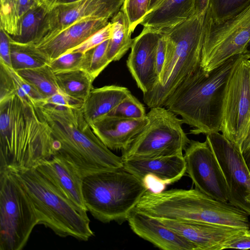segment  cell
<instances>
[{
	"mask_svg": "<svg viewBox=\"0 0 250 250\" xmlns=\"http://www.w3.org/2000/svg\"><path fill=\"white\" fill-rule=\"evenodd\" d=\"M82 106L37 107L51 129L53 155L58 154L66 159L83 178L100 171L123 168L122 156L112 152L95 134L84 116Z\"/></svg>",
	"mask_w": 250,
	"mask_h": 250,
	"instance_id": "cell-1",
	"label": "cell"
},
{
	"mask_svg": "<svg viewBox=\"0 0 250 250\" xmlns=\"http://www.w3.org/2000/svg\"><path fill=\"white\" fill-rule=\"evenodd\" d=\"M52 144L37 106L17 94L0 100V171L35 167L52 156Z\"/></svg>",
	"mask_w": 250,
	"mask_h": 250,
	"instance_id": "cell-2",
	"label": "cell"
},
{
	"mask_svg": "<svg viewBox=\"0 0 250 250\" xmlns=\"http://www.w3.org/2000/svg\"><path fill=\"white\" fill-rule=\"evenodd\" d=\"M244 56H231L209 71L201 66L187 77L166 101L164 107L192 127L197 135L220 131L227 85L231 72Z\"/></svg>",
	"mask_w": 250,
	"mask_h": 250,
	"instance_id": "cell-3",
	"label": "cell"
},
{
	"mask_svg": "<svg viewBox=\"0 0 250 250\" xmlns=\"http://www.w3.org/2000/svg\"><path fill=\"white\" fill-rule=\"evenodd\" d=\"M205 13L161 32L166 40V57L157 81L143 94L149 107H164L180 83L201 66Z\"/></svg>",
	"mask_w": 250,
	"mask_h": 250,
	"instance_id": "cell-4",
	"label": "cell"
},
{
	"mask_svg": "<svg viewBox=\"0 0 250 250\" xmlns=\"http://www.w3.org/2000/svg\"><path fill=\"white\" fill-rule=\"evenodd\" d=\"M9 171L16 176L29 196L38 225L61 237L87 241L94 236L87 211L76 206L35 167Z\"/></svg>",
	"mask_w": 250,
	"mask_h": 250,
	"instance_id": "cell-5",
	"label": "cell"
},
{
	"mask_svg": "<svg viewBox=\"0 0 250 250\" xmlns=\"http://www.w3.org/2000/svg\"><path fill=\"white\" fill-rule=\"evenodd\" d=\"M156 218L238 225L240 210L228 202L213 199L196 188L147 190L136 208Z\"/></svg>",
	"mask_w": 250,
	"mask_h": 250,
	"instance_id": "cell-6",
	"label": "cell"
},
{
	"mask_svg": "<svg viewBox=\"0 0 250 250\" xmlns=\"http://www.w3.org/2000/svg\"><path fill=\"white\" fill-rule=\"evenodd\" d=\"M83 194L87 211L107 223L126 220L149 187L123 168L104 170L83 178Z\"/></svg>",
	"mask_w": 250,
	"mask_h": 250,
	"instance_id": "cell-7",
	"label": "cell"
},
{
	"mask_svg": "<svg viewBox=\"0 0 250 250\" xmlns=\"http://www.w3.org/2000/svg\"><path fill=\"white\" fill-rule=\"evenodd\" d=\"M38 220L32 202L16 177L0 171V250H21Z\"/></svg>",
	"mask_w": 250,
	"mask_h": 250,
	"instance_id": "cell-8",
	"label": "cell"
},
{
	"mask_svg": "<svg viewBox=\"0 0 250 250\" xmlns=\"http://www.w3.org/2000/svg\"><path fill=\"white\" fill-rule=\"evenodd\" d=\"M146 116L148 123L122 150L123 161L184 155L190 140L182 128V120L164 106L150 108Z\"/></svg>",
	"mask_w": 250,
	"mask_h": 250,
	"instance_id": "cell-9",
	"label": "cell"
},
{
	"mask_svg": "<svg viewBox=\"0 0 250 250\" xmlns=\"http://www.w3.org/2000/svg\"><path fill=\"white\" fill-rule=\"evenodd\" d=\"M250 41V6L221 22L205 15L201 67L209 71L231 56L243 54Z\"/></svg>",
	"mask_w": 250,
	"mask_h": 250,
	"instance_id": "cell-10",
	"label": "cell"
},
{
	"mask_svg": "<svg viewBox=\"0 0 250 250\" xmlns=\"http://www.w3.org/2000/svg\"><path fill=\"white\" fill-rule=\"evenodd\" d=\"M220 131L241 152L250 133V59L244 55L228 82Z\"/></svg>",
	"mask_w": 250,
	"mask_h": 250,
	"instance_id": "cell-11",
	"label": "cell"
},
{
	"mask_svg": "<svg viewBox=\"0 0 250 250\" xmlns=\"http://www.w3.org/2000/svg\"><path fill=\"white\" fill-rule=\"evenodd\" d=\"M125 0H76L56 4L46 13L37 37L32 43H45L77 23L111 19L121 9Z\"/></svg>",
	"mask_w": 250,
	"mask_h": 250,
	"instance_id": "cell-12",
	"label": "cell"
},
{
	"mask_svg": "<svg viewBox=\"0 0 250 250\" xmlns=\"http://www.w3.org/2000/svg\"><path fill=\"white\" fill-rule=\"evenodd\" d=\"M206 135L224 174L228 202L250 215V171L243 153L219 132Z\"/></svg>",
	"mask_w": 250,
	"mask_h": 250,
	"instance_id": "cell-13",
	"label": "cell"
},
{
	"mask_svg": "<svg viewBox=\"0 0 250 250\" xmlns=\"http://www.w3.org/2000/svg\"><path fill=\"white\" fill-rule=\"evenodd\" d=\"M184 151L186 172L195 188L213 199L228 202L224 174L207 141L190 140Z\"/></svg>",
	"mask_w": 250,
	"mask_h": 250,
	"instance_id": "cell-14",
	"label": "cell"
},
{
	"mask_svg": "<svg viewBox=\"0 0 250 250\" xmlns=\"http://www.w3.org/2000/svg\"><path fill=\"white\" fill-rule=\"evenodd\" d=\"M161 36L159 31L144 27L133 39L126 66L143 94L150 91L157 80L156 55Z\"/></svg>",
	"mask_w": 250,
	"mask_h": 250,
	"instance_id": "cell-15",
	"label": "cell"
},
{
	"mask_svg": "<svg viewBox=\"0 0 250 250\" xmlns=\"http://www.w3.org/2000/svg\"><path fill=\"white\" fill-rule=\"evenodd\" d=\"M157 219L193 243L197 250H224L228 242L247 229L204 222Z\"/></svg>",
	"mask_w": 250,
	"mask_h": 250,
	"instance_id": "cell-16",
	"label": "cell"
},
{
	"mask_svg": "<svg viewBox=\"0 0 250 250\" xmlns=\"http://www.w3.org/2000/svg\"><path fill=\"white\" fill-rule=\"evenodd\" d=\"M136 235L163 250H197L186 238L162 224L157 218L135 208L127 220Z\"/></svg>",
	"mask_w": 250,
	"mask_h": 250,
	"instance_id": "cell-17",
	"label": "cell"
},
{
	"mask_svg": "<svg viewBox=\"0 0 250 250\" xmlns=\"http://www.w3.org/2000/svg\"><path fill=\"white\" fill-rule=\"evenodd\" d=\"M148 122L146 116L141 119H130L106 115L96 119L90 125L109 149L123 150L129 146Z\"/></svg>",
	"mask_w": 250,
	"mask_h": 250,
	"instance_id": "cell-18",
	"label": "cell"
},
{
	"mask_svg": "<svg viewBox=\"0 0 250 250\" xmlns=\"http://www.w3.org/2000/svg\"><path fill=\"white\" fill-rule=\"evenodd\" d=\"M34 167L76 206L87 211L83 194V178L66 159L58 154H54Z\"/></svg>",
	"mask_w": 250,
	"mask_h": 250,
	"instance_id": "cell-19",
	"label": "cell"
},
{
	"mask_svg": "<svg viewBox=\"0 0 250 250\" xmlns=\"http://www.w3.org/2000/svg\"><path fill=\"white\" fill-rule=\"evenodd\" d=\"M123 168L146 182L152 177L162 184H170L179 180L186 173L184 155L131 159L123 161Z\"/></svg>",
	"mask_w": 250,
	"mask_h": 250,
	"instance_id": "cell-20",
	"label": "cell"
},
{
	"mask_svg": "<svg viewBox=\"0 0 250 250\" xmlns=\"http://www.w3.org/2000/svg\"><path fill=\"white\" fill-rule=\"evenodd\" d=\"M108 22L107 19L78 22L66 28L50 41L35 46L51 62L81 44Z\"/></svg>",
	"mask_w": 250,
	"mask_h": 250,
	"instance_id": "cell-21",
	"label": "cell"
},
{
	"mask_svg": "<svg viewBox=\"0 0 250 250\" xmlns=\"http://www.w3.org/2000/svg\"><path fill=\"white\" fill-rule=\"evenodd\" d=\"M196 0H163L147 12L139 25L160 32L172 28L195 14Z\"/></svg>",
	"mask_w": 250,
	"mask_h": 250,
	"instance_id": "cell-22",
	"label": "cell"
},
{
	"mask_svg": "<svg viewBox=\"0 0 250 250\" xmlns=\"http://www.w3.org/2000/svg\"><path fill=\"white\" fill-rule=\"evenodd\" d=\"M131 93L127 88L115 85L92 88L82 106L86 121L90 124L109 114Z\"/></svg>",
	"mask_w": 250,
	"mask_h": 250,
	"instance_id": "cell-23",
	"label": "cell"
},
{
	"mask_svg": "<svg viewBox=\"0 0 250 250\" xmlns=\"http://www.w3.org/2000/svg\"><path fill=\"white\" fill-rule=\"evenodd\" d=\"M55 74L60 90L72 99L83 104L93 88L94 80L90 75L80 68Z\"/></svg>",
	"mask_w": 250,
	"mask_h": 250,
	"instance_id": "cell-24",
	"label": "cell"
},
{
	"mask_svg": "<svg viewBox=\"0 0 250 250\" xmlns=\"http://www.w3.org/2000/svg\"><path fill=\"white\" fill-rule=\"evenodd\" d=\"M112 30L107 55L110 62L119 61L131 48L133 39L129 23L125 14L120 10L112 18Z\"/></svg>",
	"mask_w": 250,
	"mask_h": 250,
	"instance_id": "cell-25",
	"label": "cell"
},
{
	"mask_svg": "<svg viewBox=\"0 0 250 250\" xmlns=\"http://www.w3.org/2000/svg\"><path fill=\"white\" fill-rule=\"evenodd\" d=\"M10 44L11 66L16 71L41 67L50 62L33 43H20L10 38Z\"/></svg>",
	"mask_w": 250,
	"mask_h": 250,
	"instance_id": "cell-26",
	"label": "cell"
},
{
	"mask_svg": "<svg viewBox=\"0 0 250 250\" xmlns=\"http://www.w3.org/2000/svg\"><path fill=\"white\" fill-rule=\"evenodd\" d=\"M16 72L44 98L62 92L58 85L55 74L49 64L34 68L18 70Z\"/></svg>",
	"mask_w": 250,
	"mask_h": 250,
	"instance_id": "cell-27",
	"label": "cell"
},
{
	"mask_svg": "<svg viewBox=\"0 0 250 250\" xmlns=\"http://www.w3.org/2000/svg\"><path fill=\"white\" fill-rule=\"evenodd\" d=\"M47 12L46 4L36 7L28 11L21 18L19 35L13 38L9 37L10 38L20 43H33L37 37Z\"/></svg>",
	"mask_w": 250,
	"mask_h": 250,
	"instance_id": "cell-28",
	"label": "cell"
},
{
	"mask_svg": "<svg viewBox=\"0 0 250 250\" xmlns=\"http://www.w3.org/2000/svg\"><path fill=\"white\" fill-rule=\"evenodd\" d=\"M250 6V0H209L206 16L221 22L236 16Z\"/></svg>",
	"mask_w": 250,
	"mask_h": 250,
	"instance_id": "cell-29",
	"label": "cell"
},
{
	"mask_svg": "<svg viewBox=\"0 0 250 250\" xmlns=\"http://www.w3.org/2000/svg\"><path fill=\"white\" fill-rule=\"evenodd\" d=\"M109 40L83 53L80 66L94 80L111 62L107 55Z\"/></svg>",
	"mask_w": 250,
	"mask_h": 250,
	"instance_id": "cell-30",
	"label": "cell"
},
{
	"mask_svg": "<svg viewBox=\"0 0 250 250\" xmlns=\"http://www.w3.org/2000/svg\"><path fill=\"white\" fill-rule=\"evenodd\" d=\"M0 27L11 38L19 34L20 24L17 16L18 0H0Z\"/></svg>",
	"mask_w": 250,
	"mask_h": 250,
	"instance_id": "cell-31",
	"label": "cell"
},
{
	"mask_svg": "<svg viewBox=\"0 0 250 250\" xmlns=\"http://www.w3.org/2000/svg\"><path fill=\"white\" fill-rule=\"evenodd\" d=\"M149 0H125L121 8L129 23L132 34L147 12Z\"/></svg>",
	"mask_w": 250,
	"mask_h": 250,
	"instance_id": "cell-32",
	"label": "cell"
},
{
	"mask_svg": "<svg viewBox=\"0 0 250 250\" xmlns=\"http://www.w3.org/2000/svg\"><path fill=\"white\" fill-rule=\"evenodd\" d=\"M108 115L130 119H141L146 116L144 105L132 93Z\"/></svg>",
	"mask_w": 250,
	"mask_h": 250,
	"instance_id": "cell-33",
	"label": "cell"
},
{
	"mask_svg": "<svg viewBox=\"0 0 250 250\" xmlns=\"http://www.w3.org/2000/svg\"><path fill=\"white\" fill-rule=\"evenodd\" d=\"M83 53L70 52L65 53L51 61L49 65L55 73L80 69Z\"/></svg>",
	"mask_w": 250,
	"mask_h": 250,
	"instance_id": "cell-34",
	"label": "cell"
},
{
	"mask_svg": "<svg viewBox=\"0 0 250 250\" xmlns=\"http://www.w3.org/2000/svg\"><path fill=\"white\" fill-rule=\"evenodd\" d=\"M112 30V23L109 21L107 24L89 37L81 44L67 51L84 53L95 47L104 42L109 40Z\"/></svg>",
	"mask_w": 250,
	"mask_h": 250,
	"instance_id": "cell-35",
	"label": "cell"
},
{
	"mask_svg": "<svg viewBox=\"0 0 250 250\" xmlns=\"http://www.w3.org/2000/svg\"><path fill=\"white\" fill-rule=\"evenodd\" d=\"M83 104V103L72 99L62 92H60L44 98L41 101L38 106L45 104H51L58 106H67L71 105Z\"/></svg>",
	"mask_w": 250,
	"mask_h": 250,
	"instance_id": "cell-36",
	"label": "cell"
},
{
	"mask_svg": "<svg viewBox=\"0 0 250 250\" xmlns=\"http://www.w3.org/2000/svg\"><path fill=\"white\" fill-rule=\"evenodd\" d=\"M0 62L12 67L10 38L8 34L0 28Z\"/></svg>",
	"mask_w": 250,
	"mask_h": 250,
	"instance_id": "cell-37",
	"label": "cell"
},
{
	"mask_svg": "<svg viewBox=\"0 0 250 250\" xmlns=\"http://www.w3.org/2000/svg\"><path fill=\"white\" fill-rule=\"evenodd\" d=\"M250 249V226L249 229L235 237L224 246V249Z\"/></svg>",
	"mask_w": 250,
	"mask_h": 250,
	"instance_id": "cell-38",
	"label": "cell"
},
{
	"mask_svg": "<svg viewBox=\"0 0 250 250\" xmlns=\"http://www.w3.org/2000/svg\"><path fill=\"white\" fill-rule=\"evenodd\" d=\"M43 4H46L45 0H18L17 16L20 26L21 18L25 13L36 7Z\"/></svg>",
	"mask_w": 250,
	"mask_h": 250,
	"instance_id": "cell-39",
	"label": "cell"
},
{
	"mask_svg": "<svg viewBox=\"0 0 250 250\" xmlns=\"http://www.w3.org/2000/svg\"><path fill=\"white\" fill-rule=\"evenodd\" d=\"M166 57V40L164 34L159 41L156 55V71L157 79L163 67Z\"/></svg>",
	"mask_w": 250,
	"mask_h": 250,
	"instance_id": "cell-40",
	"label": "cell"
},
{
	"mask_svg": "<svg viewBox=\"0 0 250 250\" xmlns=\"http://www.w3.org/2000/svg\"><path fill=\"white\" fill-rule=\"evenodd\" d=\"M209 0H196L195 14L205 13L208 9Z\"/></svg>",
	"mask_w": 250,
	"mask_h": 250,
	"instance_id": "cell-41",
	"label": "cell"
},
{
	"mask_svg": "<svg viewBox=\"0 0 250 250\" xmlns=\"http://www.w3.org/2000/svg\"><path fill=\"white\" fill-rule=\"evenodd\" d=\"M243 154L246 165L250 171V147L244 152Z\"/></svg>",
	"mask_w": 250,
	"mask_h": 250,
	"instance_id": "cell-42",
	"label": "cell"
},
{
	"mask_svg": "<svg viewBox=\"0 0 250 250\" xmlns=\"http://www.w3.org/2000/svg\"><path fill=\"white\" fill-rule=\"evenodd\" d=\"M250 147V133L249 135L247 138L246 139L245 142H244L241 152L243 154L246 150H247Z\"/></svg>",
	"mask_w": 250,
	"mask_h": 250,
	"instance_id": "cell-43",
	"label": "cell"
},
{
	"mask_svg": "<svg viewBox=\"0 0 250 250\" xmlns=\"http://www.w3.org/2000/svg\"><path fill=\"white\" fill-rule=\"evenodd\" d=\"M163 0H149L148 5L147 12L155 8Z\"/></svg>",
	"mask_w": 250,
	"mask_h": 250,
	"instance_id": "cell-44",
	"label": "cell"
},
{
	"mask_svg": "<svg viewBox=\"0 0 250 250\" xmlns=\"http://www.w3.org/2000/svg\"><path fill=\"white\" fill-rule=\"evenodd\" d=\"M243 54L248 59H250V41L247 45Z\"/></svg>",
	"mask_w": 250,
	"mask_h": 250,
	"instance_id": "cell-45",
	"label": "cell"
}]
</instances>
